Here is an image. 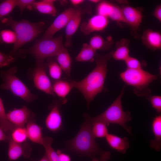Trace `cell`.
<instances>
[{
  "label": "cell",
  "instance_id": "6da1fadb",
  "mask_svg": "<svg viewBox=\"0 0 161 161\" xmlns=\"http://www.w3.org/2000/svg\"><path fill=\"white\" fill-rule=\"evenodd\" d=\"M83 115L85 120L79 132L73 139L64 141L66 146L62 151L80 157L88 156L91 159L98 156L100 161H108L111 157L110 153L101 150L95 142L91 131V117L86 113Z\"/></svg>",
  "mask_w": 161,
  "mask_h": 161
},
{
  "label": "cell",
  "instance_id": "7a4b0ae2",
  "mask_svg": "<svg viewBox=\"0 0 161 161\" xmlns=\"http://www.w3.org/2000/svg\"><path fill=\"white\" fill-rule=\"evenodd\" d=\"M112 52L105 55L96 54V65L93 70L80 81H72L73 88L82 94L89 107L96 96L105 89L104 83L107 73V62L112 58Z\"/></svg>",
  "mask_w": 161,
  "mask_h": 161
},
{
  "label": "cell",
  "instance_id": "3957f363",
  "mask_svg": "<svg viewBox=\"0 0 161 161\" xmlns=\"http://www.w3.org/2000/svg\"><path fill=\"white\" fill-rule=\"evenodd\" d=\"M1 22L10 27L16 35V41L9 54L12 56L23 45L31 41L41 33L45 26L43 22L33 23L25 20L17 21L11 17L2 18Z\"/></svg>",
  "mask_w": 161,
  "mask_h": 161
},
{
  "label": "cell",
  "instance_id": "277c9868",
  "mask_svg": "<svg viewBox=\"0 0 161 161\" xmlns=\"http://www.w3.org/2000/svg\"><path fill=\"white\" fill-rule=\"evenodd\" d=\"M125 85L122 88L119 94L108 108L103 112L96 117H90L92 122L101 121L108 126L109 123L115 124L123 127L129 133L131 134V128L126 123L131 121L132 117L129 111H123L122 98L124 94Z\"/></svg>",
  "mask_w": 161,
  "mask_h": 161
},
{
  "label": "cell",
  "instance_id": "5b68a950",
  "mask_svg": "<svg viewBox=\"0 0 161 161\" xmlns=\"http://www.w3.org/2000/svg\"><path fill=\"white\" fill-rule=\"evenodd\" d=\"M120 79L126 84L134 87V92L139 96H146L151 93L149 85L158 78V76L144 70L127 68L120 73Z\"/></svg>",
  "mask_w": 161,
  "mask_h": 161
},
{
  "label": "cell",
  "instance_id": "8992f818",
  "mask_svg": "<svg viewBox=\"0 0 161 161\" xmlns=\"http://www.w3.org/2000/svg\"><path fill=\"white\" fill-rule=\"evenodd\" d=\"M63 36L43 38L37 40L29 48L20 52L21 55L29 53L35 58L36 63H43L46 58L56 56L63 47Z\"/></svg>",
  "mask_w": 161,
  "mask_h": 161
},
{
  "label": "cell",
  "instance_id": "52a82bcc",
  "mask_svg": "<svg viewBox=\"0 0 161 161\" xmlns=\"http://www.w3.org/2000/svg\"><path fill=\"white\" fill-rule=\"evenodd\" d=\"M18 71L15 66L10 68L7 70H2L0 76L3 82L0 86L3 89L9 90L14 95L24 101L32 102L37 99L38 97L32 93L27 86L16 75Z\"/></svg>",
  "mask_w": 161,
  "mask_h": 161
},
{
  "label": "cell",
  "instance_id": "ba28073f",
  "mask_svg": "<svg viewBox=\"0 0 161 161\" xmlns=\"http://www.w3.org/2000/svg\"><path fill=\"white\" fill-rule=\"evenodd\" d=\"M32 76L35 88L48 95L55 96L43 63H36L35 67L33 70Z\"/></svg>",
  "mask_w": 161,
  "mask_h": 161
},
{
  "label": "cell",
  "instance_id": "9c48e42d",
  "mask_svg": "<svg viewBox=\"0 0 161 161\" xmlns=\"http://www.w3.org/2000/svg\"><path fill=\"white\" fill-rule=\"evenodd\" d=\"M66 102L65 100L60 101H56L50 107V111L47 116L45 124L50 131L56 132L61 129L62 127V119L61 113V105Z\"/></svg>",
  "mask_w": 161,
  "mask_h": 161
},
{
  "label": "cell",
  "instance_id": "30bf717a",
  "mask_svg": "<svg viewBox=\"0 0 161 161\" xmlns=\"http://www.w3.org/2000/svg\"><path fill=\"white\" fill-rule=\"evenodd\" d=\"M76 10V9L70 7L64 10L57 17L46 30L42 38H52L56 32L66 27Z\"/></svg>",
  "mask_w": 161,
  "mask_h": 161
},
{
  "label": "cell",
  "instance_id": "8fae6325",
  "mask_svg": "<svg viewBox=\"0 0 161 161\" xmlns=\"http://www.w3.org/2000/svg\"><path fill=\"white\" fill-rule=\"evenodd\" d=\"M34 116L26 106L14 109L6 114L8 120L16 127H25L29 121L34 119Z\"/></svg>",
  "mask_w": 161,
  "mask_h": 161
},
{
  "label": "cell",
  "instance_id": "7c38bea8",
  "mask_svg": "<svg viewBox=\"0 0 161 161\" xmlns=\"http://www.w3.org/2000/svg\"><path fill=\"white\" fill-rule=\"evenodd\" d=\"M125 23L131 31L136 33L138 31L143 18L142 13L138 9L129 5L121 7Z\"/></svg>",
  "mask_w": 161,
  "mask_h": 161
},
{
  "label": "cell",
  "instance_id": "4fadbf2b",
  "mask_svg": "<svg viewBox=\"0 0 161 161\" xmlns=\"http://www.w3.org/2000/svg\"><path fill=\"white\" fill-rule=\"evenodd\" d=\"M109 23L108 18L97 14L92 17L87 21L83 23L80 29L85 35H88L94 32L103 30L107 27Z\"/></svg>",
  "mask_w": 161,
  "mask_h": 161
},
{
  "label": "cell",
  "instance_id": "5bb4252c",
  "mask_svg": "<svg viewBox=\"0 0 161 161\" xmlns=\"http://www.w3.org/2000/svg\"><path fill=\"white\" fill-rule=\"evenodd\" d=\"M8 137V155L10 160H16L21 156L26 158L29 157L32 149L29 143L26 142L22 143H17L13 141L9 136Z\"/></svg>",
  "mask_w": 161,
  "mask_h": 161
},
{
  "label": "cell",
  "instance_id": "9a60e30c",
  "mask_svg": "<svg viewBox=\"0 0 161 161\" xmlns=\"http://www.w3.org/2000/svg\"><path fill=\"white\" fill-rule=\"evenodd\" d=\"M141 39L143 44L152 50L161 49V34L158 31L147 29L143 33Z\"/></svg>",
  "mask_w": 161,
  "mask_h": 161
},
{
  "label": "cell",
  "instance_id": "2e32d148",
  "mask_svg": "<svg viewBox=\"0 0 161 161\" xmlns=\"http://www.w3.org/2000/svg\"><path fill=\"white\" fill-rule=\"evenodd\" d=\"M81 20V11L76 9L74 14L66 26V39L64 44L65 47H70L72 46V36L78 30Z\"/></svg>",
  "mask_w": 161,
  "mask_h": 161
},
{
  "label": "cell",
  "instance_id": "e0dca14e",
  "mask_svg": "<svg viewBox=\"0 0 161 161\" xmlns=\"http://www.w3.org/2000/svg\"><path fill=\"white\" fill-rule=\"evenodd\" d=\"M105 138L107 143L112 148L123 154H125L129 147V140L126 137L121 138L108 133Z\"/></svg>",
  "mask_w": 161,
  "mask_h": 161
},
{
  "label": "cell",
  "instance_id": "ac0fdd59",
  "mask_svg": "<svg viewBox=\"0 0 161 161\" xmlns=\"http://www.w3.org/2000/svg\"><path fill=\"white\" fill-rule=\"evenodd\" d=\"M25 128L28 138L34 143L42 145L43 138L42 127L35 123L32 119L27 123Z\"/></svg>",
  "mask_w": 161,
  "mask_h": 161
},
{
  "label": "cell",
  "instance_id": "d6986e66",
  "mask_svg": "<svg viewBox=\"0 0 161 161\" xmlns=\"http://www.w3.org/2000/svg\"><path fill=\"white\" fill-rule=\"evenodd\" d=\"M152 132L154 139L150 142L151 148L157 151H159L161 148V115H159L153 119L151 124Z\"/></svg>",
  "mask_w": 161,
  "mask_h": 161
},
{
  "label": "cell",
  "instance_id": "ffe728a7",
  "mask_svg": "<svg viewBox=\"0 0 161 161\" xmlns=\"http://www.w3.org/2000/svg\"><path fill=\"white\" fill-rule=\"evenodd\" d=\"M57 63L68 77H70L72 67V59L67 50L64 47L56 55Z\"/></svg>",
  "mask_w": 161,
  "mask_h": 161
},
{
  "label": "cell",
  "instance_id": "44dd1931",
  "mask_svg": "<svg viewBox=\"0 0 161 161\" xmlns=\"http://www.w3.org/2000/svg\"><path fill=\"white\" fill-rule=\"evenodd\" d=\"M52 87L55 95L63 99H65L73 88L72 81L61 79L55 80Z\"/></svg>",
  "mask_w": 161,
  "mask_h": 161
},
{
  "label": "cell",
  "instance_id": "7402d4cb",
  "mask_svg": "<svg viewBox=\"0 0 161 161\" xmlns=\"http://www.w3.org/2000/svg\"><path fill=\"white\" fill-rule=\"evenodd\" d=\"M55 0H43L38 1H35L31 4L30 7L33 8L42 13L56 15V9L54 5Z\"/></svg>",
  "mask_w": 161,
  "mask_h": 161
},
{
  "label": "cell",
  "instance_id": "603a6c76",
  "mask_svg": "<svg viewBox=\"0 0 161 161\" xmlns=\"http://www.w3.org/2000/svg\"><path fill=\"white\" fill-rule=\"evenodd\" d=\"M129 42L126 39H123L116 44V49L112 52V58L115 60L125 61L129 56V50L128 45Z\"/></svg>",
  "mask_w": 161,
  "mask_h": 161
},
{
  "label": "cell",
  "instance_id": "cb8c5ba5",
  "mask_svg": "<svg viewBox=\"0 0 161 161\" xmlns=\"http://www.w3.org/2000/svg\"><path fill=\"white\" fill-rule=\"evenodd\" d=\"M113 41L111 37L105 40L101 35H96L90 39L89 45L94 49L108 50L111 47Z\"/></svg>",
  "mask_w": 161,
  "mask_h": 161
},
{
  "label": "cell",
  "instance_id": "d4e9b609",
  "mask_svg": "<svg viewBox=\"0 0 161 161\" xmlns=\"http://www.w3.org/2000/svg\"><path fill=\"white\" fill-rule=\"evenodd\" d=\"M96 50L92 48L88 44H83L80 52L75 58L77 61L92 62L95 60Z\"/></svg>",
  "mask_w": 161,
  "mask_h": 161
},
{
  "label": "cell",
  "instance_id": "484cf974",
  "mask_svg": "<svg viewBox=\"0 0 161 161\" xmlns=\"http://www.w3.org/2000/svg\"><path fill=\"white\" fill-rule=\"evenodd\" d=\"M15 127L8 120L4 105L0 97V128L7 135H8Z\"/></svg>",
  "mask_w": 161,
  "mask_h": 161
},
{
  "label": "cell",
  "instance_id": "4316f807",
  "mask_svg": "<svg viewBox=\"0 0 161 161\" xmlns=\"http://www.w3.org/2000/svg\"><path fill=\"white\" fill-rule=\"evenodd\" d=\"M53 140L51 137H43L42 145L45 150V154L49 161H60L58 156L52 146Z\"/></svg>",
  "mask_w": 161,
  "mask_h": 161
},
{
  "label": "cell",
  "instance_id": "83f0119b",
  "mask_svg": "<svg viewBox=\"0 0 161 161\" xmlns=\"http://www.w3.org/2000/svg\"><path fill=\"white\" fill-rule=\"evenodd\" d=\"M92 123V133L95 138L105 137L108 134L107 128L108 125L105 123L101 121H97Z\"/></svg>",
  "mask_w": 161,
  "mask_h": 161
},
{
  "label": "cell",
  "instance_id": "f1b7e54d",
  "mask_svg": "<svg viewBox=\"0 0 161 161\" xmlns=\"http://www.w3.org/2000/svg\"><path fill=\"white\" fill-rule=\"evenodd\" d=\"M14 142L22 143L28 138L25 127H16L8 135Z\"/></svg>",
  "mask_w": 161,
  "mask_h": 161
},
{
  "label": "cell",
  "instance_id": "f546056e",
  "mask_svg": "<svg viewBox=\"0 0 161 161\" xmlns=\"http://www.w3.org/2000/svg\"><path fill=\"white\" fill-rule=\"evenodd\" d=\"M48 67L49 75L52 78L56 80L61 79L62 70L57 62L53 61H50Z\"/></svg>",
  "mask_w": 161,
  "mask_h": 161
},
{
  "label": "cell",
  "instance_id": "4dcf8cb0",
  "mask_svg": "<svg viewBox=\"0 0 161 161\" xmlns=\"http://www.w3.org/2000/svg\"><path fill=\"white\" fill-rule=\"evenodd\" d=\"M16 7V0L3 1L0 4V18L8 15Z\"/></svg>",
  "mask_w": 161,
  "mask_h": 161
},
{
  "label": "cell",
  "instance_id": "1f68e13d",
  "mask_svg": "<svg viewBox=\"0 0 161 161\" xmlns=\"http://www.w3.org/2000/svg\"><path fill=\"white\" fill-rule=\"evenodd\" d=\"M16 40V35L13 31L5 30L0 32V42L2 43L14 44Z\"/></svg>",
  "mask_w": 161,
  "mask_h": 161
},
{
  "label": "cell",
  "instance_id": "d6a6232c",
  "mask_svg": "<svg viewBox=\"0 0 161 161\" xmlns=\"http://www.w3.org/2000/svg\"><path fill=\"white\" fill-rule=\"evenodd\" d=\"M146 99L149 101L152 107L158 114L161 112V96L157 95H151L147 97Z\"/></svg>",
  "mask_w": 161,
  "mask_h": 161
},
{
  "label": "cell",
  "instance_id": "836d02e7",
  "mask_svg": "<svg viewBox=\"0 0 161 161\" xmlns=\"http://www.w3.org/2000/svg\"><path fill=\"white\" fill-rule=\"evenodd\" d=\"M124 61L127 69H142L141 63L135 58L129 56Z\"/></svg>",
  "mask_w": 161,
  "mask_h": 161
},
{
  "label": "cell",
  "instance_id": "e575fe53",
  "mask_svg": "<svg viewBox=\"0 0 161 161\" xmlns=\"http://www.w3.org/2000/svg\"><path fill=\"white\" fill-rule=\"evenodd\" d=\"M14 61L13 56L0 52V67L7 66Z\"/></svg>",
  "mask_w": 161,
  "mask_h": 161
},
{
  "label": "cell",
  "instance_id": "d590c367",
  "mask_svg": "<svg viewBox=\"0 0 161 161\" xmlns=\"http://www.w3.org/2000/svg\"><path fill=\"white\" fill-rule=\"evenodd\" d=\"M16 5L20 10L21 13L27 7H30L31 4L35 1L33 0H16Z\"/></svg>",
  "mask_w": 161,
  "mask_h": 161
},
{
  "label": "cell",
  "instance_id": "8d00e7d4",
  "mask_svg": "<svg viewBox=\"0 0 161 161\" xmlns=\"http://www.w3.org/2000/svg\"><path fill=\"white\" fill-rule=\"evenodd\" d=\"M153 16L159 22H161V4L157 5L153 12Z\"/></svg>",
  "mask_w": 161,
  "mask_h": 161
},
{
  "label": "cell",
  "instance_id": "74e56055",
  "mask_svg": "<svg viewBox=\"0 0 161 161\" xmlns=\"http://www.w3.org/2000/svg\"><path fill=\"white\" fill-rule=\"evenodd\" d=\"M56 153L58 156L60 161H71V158L69 156L62 153V151L58 150Z\"/></svg>",
  "mask_w": 161,
  "mask_h": 161
},
{
  "label": "cell",
  "instance_id": "f35d334b",
  "mask_svg": "<svg viewBox=\"0 0 161 161\" xmlns=\"http://www.w3.org/2000/svg\"><path fill=\"white\" fill-rule=\"evenodd\" d=\"M8 138V136L0 128V141H7Z\"/></svg>",
  "mask_w": 161,
  "mask_h": 161
},
{
  "label": "cell",
  "instance_id": "ab89813d",
  "mask_svg": "<svg viewBox=\"0 0 161 161\" xmlns=\"http://www.w3.org/2000/svg\"><path fill=\"white\" fill-rule=\"evenodd\" d=\"M71 3L73 5L76 6L80 4L84 1L83 0H71Z\"/></svg>",
  "mask_w": 161,
  "mask_h": 161
},
{
  "label": "cell",
  "instance_id": "60d3db41",
  "mask_svg": "<svg viewBox=\"0 0 161 161\" xmlns=\"http://www.w3.org/2000/svg\"><path fill=\"white\" fill-rule=\"evenodd\" d=\"M38 161H49L48 159L47 156L45 153L44 156L43 157Z\"/></svg>",
  "mask_w": 161,
  "mask_h": 161
},
{
  "label": "cell",
  "instance_id": "b9f144b4",
  "mask_svg": "<svg viewBox=\"0 0 161 161\" xmlns=\"http://www.w3.org/2000/svg\"><path fill=\"white\" fill-rule=\"evenodd\" d=\"M100 1L99 0H90L89 1L93 3H97L100 2Z\"/></svg>",
  "mask_w": 161,
  "mask_h": 161
},
{
  "label": "cell",
  "instance_id": "7bdbcfd3",
  "mask_svg": "<svg viewBox=\"0 0 161 161\" xmlns=\"http://www.w3.org/2000/svg\"><path fill=\"white\" fill-rule=\"evenodd\" d=\"M92 161H100L98 158L97 157H93L91 158Z\"/></svg>",
  "mask_w": 161,
  "mask_h": 161
}]
</instances>
